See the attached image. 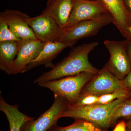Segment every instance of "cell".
I'll return each instance as SVG.
<instances>
[{"instance_id": "obj_8", "label": "cell", "mask_w": 131, "mask_h": 131, "mask_svg": "<svg viewBox=\"0 0 131 131\" xmlns=\"http://www.w3.org/2000/svg\"><path fill=\"white\" fill-rule=\"evenodd\" d=\"M122 80L115 77L104 66L94 75L84 86L81 94L100 96L123 89Z\"/></svg>"}, {"instance_id": "obj_6", "label": "cell", "mask_w": 131, "mask_h": 131, "mask_svg": "<svg viewBox=\"0 0 131 131\" xmlns=\"http://www.w3.org/2000/svg\"><path fill=\"white\" fill-rule=\"evenodd\" d=\"M54 95V100L51 106L37 119L34 118L24 123L20 131H47L57 125L70 103L62 96Z\"/></svg>"}, {"instance_id": "obj_15", "label": "cell", "mask_w": 131, "mask_h": 131, "mask_svg": "<svg viewBox=\"0 0 131 131\" xmlns=\"http://www.w3.org/2000/svg\"><path fill=\"white\" fill-rule=\"evenodd\" d=\"M0 110L5 115L9 124L10 131H20L24 123L35 118L30 117L19 110L18 105H11L0 96Z\"/></svg>"}, {"instance_id": "obj_11", "label": "cell", "mask_w": 131, "mask_h": 131, "mask_svg": "<svg viewBox=\"0 0 131 131\" xmlns=\"http://www.w3.org/2000/svg\"><path fill=\"white\" fill-rule=\"evenodd\" d=\"M30 17L23 12L14 9H6L0 13V18L6 23L10 30L21 39H37L27 24Z\"/></svg>"}, {"instance_id": "obj_7", "label": "cell", "mask_w": 131, "mask_h": 131, "mask_svg": "<svg viewBox=\"0 0 131 131\" xmlns=\"http://www.w3.org/2000/svg\"><path fill=\"white\" fill-rule=\"evenodd\" d=\"M72 4L67 27L83 20L99 19L110 13L101 0H72Z\"/></svg>"}, {"instance_id": "obj_13", "label": "cell", "mask_w": 131, "mask_h": 131, "mask_svg": "<svg viewBox=\"0 0 131 131\" xmlns=\"http://www.w3.org/2000/svg\"><path fill=\"white\" fill-rule=\"evenodd\" d=\"M76 43H64L59 41L46 42L38 56L26 66L22 73L40 65H44L46 68H53L55 64L52 63V60L64 49L73 47Z\"/></svg>"}, {"instance_id": "obj_24", "label": "cell", "mask_w": 131, "mask_h": 131, "mask_svg": "<svg viewBox=\"0 0 131 131\" xmlns=\"http://www.w3.org/2000/svg\"><path fill=\"white\" fill-rule=\"evenodd\" d=\"M127 51L131 66V41L128 40L127 46Z\"/></svg>"}, {"instance_id": "obj_20", "label": "cell", "mask_w": 131, "mask_h": 131, "mask_svg": "<svg viewBox=\"0 0 131 131\" xmlns=\"http://www.w3.org/2000/svg\"><path fill=\"white\" fill-rule=\"evenodd\" d=\"M10 30L7 24L0 18V42L6 41H18L21 40Z\"/></svg>"}, {"instance_id": "obj_9", "label": "cell", "mask_w": 131, "mask_h": 131, "mask_svg": "<svg viewBox=\"0 0 131 131\" xmlns=\"http://www.w3.org/2000/svg\"><path fill=\"white\" fill-rule=\"evenodd\" d=\"M45 44V42L37 39H21L17 56L11 65L8 74L22 73L26 66L38 56Z\"/></svg>"}, {"instance_id": "obj_26", "label": "cell", "mask_w": 131, "mask_h": 131, "mask_svg": "<svg viewBox=\"0 0 131 131\" xmlns=\"http://www.w3.org/2000/svg\"><path fill=\"white\" fill-rule=\"evenodd\" d=\"M127 131H131V119L126 121Z\"/></svg>"}, {"instance_id": "obj_2", "label": "cell", "mask_w": 131, "mask_h": 131, "mask_svg": "<svg viewBox=\"0 0 131 131\" xmlns=\"http://www.w3.org/2000/svg\"><path fill=\"white\" fill-rule=\"evenodd\" d=\"M130 97L118 99L106 104H96L84 106H74L70 104L61 118L69 117L75 120H84L108 130L113 125L112 118L114 110Z\"/></svg>"}, {"instance_id": "obj_10", "label": "cell", "mask_w": 131, "mask_h": 131, "mask_svg": "<svg viewBox=\"0 0 131 131\" xmlns=\"http://www.w3.org/2000/svg\"><path fill=\"white\" fill-rule=\"evenodd\" d=\"M27 22L38 40L45 43L59 41L63 29L50 16L41 14L30 17Z\"/></svg>"}, {"instance_id": "obj_23", "label": "cell", "mask_w": 131, "mask_h": 131, "mask_svg": "<svg viewBox=\"0 0 131 131\" xmlns=\"http://www.w3.org/2000/svg\"><path fill=\"white\" fill-rule=\"evenodd\" d=\"M113 131H127L126 122L124 120L120 121L116 125Z\"/></svg>"}, {"instance_id": "obj_1", "label": "cell", "mask_w": 131, "mask_h": 131, "mask_svg": "<svg viewBox=\"0 0 131 131\" xmlns=\"http://www.w3.org/2000/svg\"><path fill=\"white\" fill-rule=\"evenodd\" d=\"M98 45L97 42L83 44L73 47L67 57L55 64L51 69L42 74L34 81L35 83L71 76L83 72L95 74L99 70L92 65L89 55Z\"/></svg>"}, {"instance_id": "obj_27", "label": "cell", "mask_w": 131, "mask_h": 131, "mask_svg": "<svg viewBox=\"0 0 131 131\" xmlns=\"http://www.w3.org/2000/svg\"><path fill=\"white\" fill-rule=\"evenodd\" d=\"M129 30L131 35V13L129 12Z\"/></svg>"}, {"instance_id": "obj_22", "label": "cell", "mask_w": 131, "mask_h": 131, "mask_svg": "<svg viewBox=\"0 0 131 131\" xmlns=\"http://www.w3.org/2000/svg\"><path fill=\"white\" fill-rule=\"evenodd\" d=\"M122 85L124 88L127 89H131V70L128 75L122 80Z\"/></svg>"}, {"instance_id": "obj_12", "label": "cell", "mask_w": 131, "mask_h": 131, "mask_svg": "<svg viewBox=\"0 0 131 131\" xmlns=\"http://www.w3.org/2000/svg\"><path fill=\"white\" fill-rule=\"evenodd\" d=\"M112 15L114 24L122 35L127 40H131L129 30V12L124 0H101Z\"/></svg>"}, {"instance_id": "obj_19", "label": "cell", "mask_w": 131, "mask_h": 131, "mask_svg": "<svg viewBox=\"0 0 131 131\" xmlns=\"http://www.w3.org/2000/svg\"><path fill=\"white\" fill-rule=\"evenodd\" d=\"M130 96V92L129 90L123 89L99 96L97 104H108L117 99Z\"/></svg>"}, {"instance_id": "obj_18", "label": "cell", "mask_w": 131, "mask_h": 131, "mask_svg": "<svg viewBox=\"0 0 131 131\" xmlns=\"http://www.w3.org/2000/svg\"><path fill=\"white\" fill-rule=\"evenodd\" d=\"M121 118L127 121L131 119V100L130 98L123 102L114 110L112 118L113 125Z\"/></svg>"}, {"instance_id": "obj_5", "label": "cell", "mask_w": 131, "mask_h": 131, "mask_svg": "<svg viewBox=\"0 0 131 131\" xmlns=\"http://www.w3.org/2000/svg\"><path fill=\"white\" fill-rule=\"evenodd\" d=\"M113 22L110 13L99 19L79 21L63 29L59 42L77 43L80 39L96 35L103 27Z\"/></svg>"}, {"instance_id": "obj_3", "label": "cell", "mask_w": 131, "mask_h": 131, "mask_svg": "<svg viewBox=\"0 0 131 131\" xmlns=\"http://www.w3.org/2000/svg\"><path fill=\"white\" fill-rule=\"evenodd\" d=\"M94 75L83 72L74 76L41 82L38 84L42 88L50 90L54 95L65 98L70 105H73L79 98L84 86L93 78Z\"/></svg>"}, {"instance_id": "obj_21", "label": "cell", "mask_w": 131, "mask_h": 131, "mask_svg": "<svg viewBox=\"0 0 131 131\" xmlns=\"http://www.w3.org/2000/svg\"><path fill=\"white\" fill-rule=\"evenodd\" d=\"M99 96L91 94H81L74 104V106H84L97 104Z\"/></svg>"}, {"instance_id": "obj_17", "label": "cell", "mask_w": 131, "mask_h": 131, "mask_svg": "<svg viewBox=\"0 0 131 131\" xmlns=\"http://www.w3.org/2000/svg\"><path fill=\"white\" fill-rule=\"evenodd\" d=\"M47 131H108L102 129L95 124L82 119H76L70 125L61 127L57 125L51 127Z\"/></svg>"}, {"instance_id": "obj_4", "label": "cell", "mask_w": 131, "mask_h": 131, "mask_svg": "<svg viewBox=\"0 0 131 131\" xmlns=\"http://www.w3.org/2000/svg\"><path fill=\"white\" fill-rule=\"evenodd\" d=\"M128 42L126 39L120 41L106 40L103 42L110 55L105 67L121 80H123L131 70L127 51Z\"/></svg>"}, {"instance_id": "obj_28", "label": "cell", "mask_w": 131, "mask_h": 131, "mask_svg": "<svg viewBox=\"0 0 131 131\" xmlns=\"http://www.w3.org/2000/svg\"><path fill=\"white\" fill-rule=\"evenodd\" d=\"M129 91H130V99L131 100V89H129Z\"/></svg>"}, {"instance_id": "obj_14", "label": "cell", "mask_w": 131, "mask_h": 131, "mask_svg": "<svg viewBox=\"0 0 131 131\" xmlns=\"http://www.w3.org/2000/svg\"><path fill=\"white\" fill-rule=\"evenodd\" d=\"M72 7V0H48L41 14L50 16L63 29L68 25Z\"/></svg>"}, {"instance_id": "obj_16", "label": "cell", "mask_w": 131, "mask_h": 131, "mask_svg": "<svg viewBox=\"0 0 131 131\" xmlns=\"http://www.w3.org/2000/svg\"><path fill=\"white\" fill-rule=\"evenodd\" d=\"M20 41L0 42V69L8 74L17 56Z\"/></svg>"}, {"instance_id": "obj_25", "label": "cell", "mask_w": 131, "mask_h": 131, "mask_svg": "<svg viewBox=\"0 0 131 131\" xmlns=\"http://www.w3.org/2000/svg\"><path fill=\"white\" fill-rule=\"evenodd\" d=\"M124 1L127 9L131 13V0H124Z\"/></svg>"}]
</instances>
